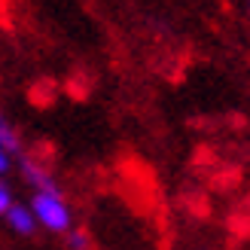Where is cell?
Wrapping results in <instances>:
<instances>
[{
    "instance_id": "6da1fadb",
    "label": "cell",
    "mask_w": 250,
    "mask_h": 250,
    "mask_svg": "<svg viewBox=\"0 0 250 250\" xmlns=\"http://www.w3.org/2000/svg\"><path fill=\"white\" fill-rule=\"evenodd\" d=\"M34 214L52 232H67L70 229V210L64 205L61 192H34Z\"/></svg>"
},
{
    "instance_id": "7a4b0ae2",
    "label": "cell",
    "mask_w": 250,
    "mask_h": 250,
    "mask_svg": "<svg viewBox=\"0 0 250 250\" xmlns=\"http://www.w3.org/2000/svg\"><path fill=\"white\" fill-rule=\"evenodd\" d=\"M21 174H24V180H28L31 186H37V192H58L55 180L49 177V174L37 165L34 159H28V156H21Z\"/></svg>"
},
{
    "instance_id": "3957f363",
    "label": "cell",
    "mask_w": 250,
    "mask_h": 250,
    "mask_svg": "<svg viewBox=\"0 0 250 250\" xmlns=\"http://www.w3.org/2000/svg\"><path fill=\"white\" fill-rule=\"evenodd\" d=\"M6 223H9V229H16L19 235H34V226L40 220H37V214L31 208H21V205H12L6 210Z\"/></svg>"
},
{
    "instance_id": "277c9868",
    "label": "cell",
    "mask_w": 250,
    "mask_h": 250,
    "mask_svg": "<svg viewBox=\"0 0 250 250\" xmlns=\"http://www.w3.org/2000/svg\"><path fill=\"white\" fill-rule=\"evenodd\" d=\"M0 144H3V153H16V149H19V137H16V131L9 128V122L0 125Z\"/></svg>"
},
{
    "instance_id": "5b68a950",
    "label": "cell",
    "mask_w": 250,
    "mask_h": 250,
    "mask_svg": "<svg viewBox=\"0 0 250 250\" xmlns=\"http://www.w3.org/2000/svg\"><path fill=\"white\" fill-rule=\"evenodd\" d=\"M67 244H70V250H85V247H89V238H85L83 232H70Z\"/></svg>"
},
{
    "instance_id": "8992f818",
    "label": "cell",
    "mask_w": 250,
    "mask_h": 250,
    "mask_svg": "<svg viewBox=\"0 0 250 250\" xmlns=\"http://www.w3.org/2000/svg\"><path fill=\"white\" fill-rule=\"evenodd\" d=\"M9 208H12V198H9V186L3 183V186H0V210H3V214H6Z\"/></svg>"
},
{
    "instance_id": "52a82bcc",
    "label": "cell",
    "mask_w": 250,
    "mask_h": 250,
    "mask_svg": "<svg viewBox=\"0 0 250 250\" xmlns=\"http://www.w3.org/2000/svg\"><path fill=\"white\" fill-rule=\"evenodd\" d=\"M6 168H9V153L0 156V171H6Z\"/></svg>"
}]
</instances>
